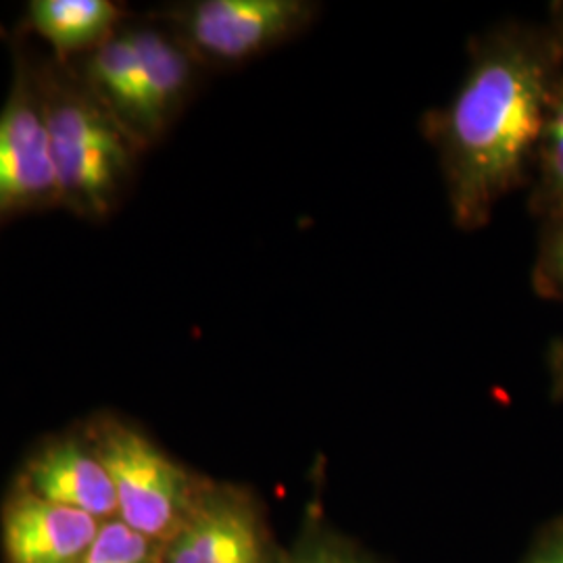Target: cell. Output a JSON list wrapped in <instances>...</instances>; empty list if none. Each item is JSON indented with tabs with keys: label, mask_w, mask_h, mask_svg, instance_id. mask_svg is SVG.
Listing matches in <instances>:
<instances>
[{
	"label": "cell",
	"mask_w": 563,
	"mask_h": 563,
	"mask_svg": "<svg viewBox=\"0 0 563 563\" xmlns=\"http://www.w3.org/2000/svg\"><path fill=\"white\" fill-rule=\"evenodd\" d=\"M520 563H563V514L537 530Z\"/></svg>",
	"instance_id": "cell-16"
},
{
	"label": "cell",
	"mask_w": 563,
	"mask_h": 563,
	"mask_svg": "<svg viewBox=\"0 0 563 563\" xmlns=\"http://www.w3.org/2000/svg\"><path fill=\"white\" fill-rule=\"evenodd\" d=\"M23 486L46 501L80 509L101 522L118 518L115 486L90 443L65 439L46 444L27 463Z\"/></svg>",
	"instance_id": "cell-8"
},
{
	"label": "cell",
	"mask_w": 563,
	"mask_h": 563,
	"mask_svg": "<svg viewBox=\"0 0 563 563\" xmlns=\"http://www.w3.org/2000/svg\"><path fill=\"white\" fill-rule=\"evenodd\" d=\"M142 67V113L139 132L153 136L180 109L195 78L197 59L188 48L159 27L132 32Z\"/></svg>",
	"instance_id": "cell-9"
},
{
	"label": "cell",
	"mask_w": 563,
	"mask_h": 563,
	"mask_svg": "<svg viewBox=\"0 0 563 563\" xmlns=\"http://www.w3.org/2000/svg\"><path fill=\"white\" fill-rule=\"evenodd\" d=\"M534 288L551 299H563V216L551 220L534 265Z\"/></svg>",
	"instance_id": "cell-15"
},
{
	"label": "cell",
	"mask_w": 563,
	"mask_h": 563,
	"mask_svg": "<svg viewBox=\"0 0 563 563\" xmlns=\"http://www.w3.org/2000/svg\"><path fill=\"white\" fill-rule=\"evenodd\" d=\"M539 159L541 184L534 192V209L555 220L563 216V80L544 128Z\"/></svg>",
	"instance_id": "cell-13"
},
{
	"label": "cell",
	"mask_w": 563,
	"mask_h": 563,
	"mask_svg": "<svg viewBox=\"0 0 563 563\" xmlns=\"http://www.w3.org/2000/svg\"><path fill=\"white\" fill-rule=\"evenodd\" d=\"M59 197L44 113L13 97L0 113V213Z\"/></svg>",
	"instance_id": "cell-7"
},
{
	"label": "cell",
	"mask_w": 563,
	"mask_h": 563,
	"mask_svg": "<svg viewBox=\"0 0 563 563\" xmlns=\"http://www.w3.org/2000/svg\"><path fill=\"white\" fill-rule=\"evenodd\" d=\"M562 57L555 38L522 27L493 30L470 44L455 95L423 115V139L437 151L455 228H484L528 178L562 86Z\"/></svg>",
	"instance_id": "cell-1"
},
{
	"label": "cell",
	"mask_w": 563,
	"mask_h": 563,
	"mask_svg": "<svg viewBox=\"0 0 563 563\" xmlns=\"http://www.w3.org/2000/svg\"><path fill=\"white\" fill-rule=\"evenodd\" d=\"M59 197L101 211L130 163L121 130L95 104L60 99L44 111Z\"/></svg>",
	"instance_id": "cell-5"
},
{
	"label": "cell",
	"mask_w": 563,
	"mask_h": 563,
	"mask_svg": "<svg viewBox=\"0 0 563 563\" xmlns=\"http://www.w3.org/2000/svg\"><path fill=\"white\" fill-rule=\"evenodd\" d=\"M30 20L57 53L69 55L107 42L118 9L109 0H36L30 4Z\"/></svg>",
	"instance_id": "cell-10"
},
{
	"label": "cell",
	"mask_w": 563,
	"mask_h": 563,
	"mask_svg": "<svg viewBox=\"0 0 563 563\" xmlns=\"http://www.w3.org/2000/svg\"><path fill=\"white\" fill-rule=\"evenodd\" d=\"M320 15L311 0H201L176 11V36L197 63L241 65L295 41Z\"/></svg>",
	"instance_id": "cell-3"
},
{
	"label": "cell",
	"mask_w": 563,
	"mask_h": 563,
	"mask_svg": "<svg viewBox=\"0 0 563 563\" xmlns=\"http://www.w3.org/2000/svg\"><path fill=\"white\" fill-rule=\"evenodd\" d=\"M547 362L551 374V395L555 401L563 402V339L551 342Z\"/></svg>",
	"instance_id": "cell-17"
},
{
	"label": "cell",
	"mask_w": 563,
	"mask_h": 563,
	"mask_svg": "<svg viewBox=\"0 0 563 563\" xmlns=\"http://www.w3.org/2000/svg\"><path fill=\"white\" fill-rule=\"evenodd\" d=\"M81 563H163V544L113 518L102 522Z\"/></svg>",
	"instance_id": "cell-14"
},
{
	"label": "cell",
	"mask_w": 563,
	"mask_h": 563,
	"mask_svg": "<svg viewBox=\"0 0 563 563\" xmlns=\"http://www.w3.org/2000/svg\"><path fill=\"white\" fill-rule=\"evenodd\" d=\"M90 444L115 486L121 522L167 543L201 499L209 478L188 470L128 423L97 426Z\"/></svg>",
	"instance_id": "cell-2"
},
{
	"label": "cell",
	"mask_w": 563,
	"mask_h": 563,
	"mask_svg": "<svg viewBox=\"0 0 563 563\" xmlns=\"http://www.w3.org/2000/svg\"><path fill=\"white\" fill-rule=\"evenodd\" d=\"M90 78L136 130L142 113V67L132 32L102 42L90 60Z\"/></svg>",
	"instance_id": "cell-11"
},
{
	"label": "cell",
	"mask_w": 563,
	"mask_h": 563,
	"mask_svg": "<svg viewBox=\"0 0 563 563\" xmlns=\"http://www.w3.org/2000/svg\"><path fill=\"white\" fill-rule=\"evenodd\" d=\"M553 15H555V30H558V36H555V41L560 42V46H562L563 51V2L555 4V9H553Z\"/></svg>",
	"instance_id": "cell-18"
},
{
	"label": "cell",
	"mask_w": 563,
	"mask_h": 563,
	"mask_svg": "<svg viewBox=\"0 0 563 563\" xmlns=\"http://www.w3.org/2000/svg\"><path fill=\"white\" fill-rule=\"evenodd\" d=\"M284 553L262 499L241 484L209 478L186 522L163 544V563H282Z\"/></svg>",
	"instance_id": "cell-4"
},
{
	"label": "cell",
	"mask_w": 563,
	"mask_h": 563,
	"mask_svg": "<svg viewBox=\"0 0 563 563\" xmlns=\"http://www.w3.org/2000/svg\"><path fill=\"white\" fill-rule=\"evenodd\" d=\"M101 526L90 514L46 501L20 486L2 511L7 562L81 563Z\"/></svg>",
	"instance_id": "cell-6"
},
{
	"label": "cell",
	"mask_w": 563,
	"mask_h": 563,
	"mask_svg": "<svg viewBox=\"0 0 563 563\" xmlns=\"http://www.w3.org/2000/svg\"><path fill=\"white\" fill-rule=\"evenodd\" d=\"M282 563H383L367 547L342 532L323 514L322 501L307 505L292 543Z\"/></svg>",
	"instance_id": "cell-12"
}]
</instances>
